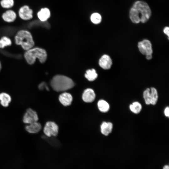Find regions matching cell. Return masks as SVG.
Here are the masks:
<instances>
[{"mask_svg": "<svg viewBox=\"0 0 169 169\" xmlns=\"http://www.w3.org/2000/svg\"><path fill=\"white\" fill-rule=\"evenodd\" d=\"M146 58L147 60H150L151 59L152 57V54H149L145 55Z\"/></svg>", "mask_w": 169, "mask_h": 169, "instance_id": "484cf974", "label": "cell"}, {"mask_svg": "<svg viewBox=\"0 0 169 169\" xmlns=\"http://www.w3.org/2000/svg\"><path fill=\"white\" fill-rule=\"evenodd\" d=\"M164 114L167 117L169 116V108L168 106L166 107L164 110Z\"/></svg>", "mask_w": 169, "mask_h": 169, "instance_id": "d4e9b609", "label": "cell"}, {"mask_svg": "<svg viewBox=\"0 0 169 169\" xmlns=\"http://www.w3.org/2000/svg\"><path fill=\"white\" fill-rule=\"evenodd\" d=\"M151 14V8L146 2L141 1L135 2L129 12V17L132 23H144L150 19Z\"/></svg>", "mask_w": 169, "mask_h": 169, "instance_id": "6da1fadb", "label": "cell"}, {"mask_svg": "<svg viewBox=\"0 0 169 169\" xmlns=\"http://www.w3.org/2000/svg\"><path fill=\"white\" fill-rule=\"evenodd\" d=\"M73 98L72 95L67 92H64L61 94L59 97L60 102L64 106L70 105L72 103Z\"/></svg>", "mask_w": 169, "mask_h": 169, "instance_id": "9a60e30c", "label": "cell"}, {"mask_svg": "<svg viewBox=\"0 0 169 169\" xmlns=\"http://www.w3.org/2000/svg\"><path fill=\"white\" fill-rule=\"evenodd\" d=\"M99 64L100 66L103 69H109L112 65V61L109 55L104 54L99 59Z\"/></svg>", "mask_w": 169, "mask_h": 169, "instance_id": "8fae6325", "label": "cell"}, {"mask_svg": "<svg viewBox=\"0 0 169 169\" xmlns=\"http://www.w3.org/2000/svg\"><path fill=\"white\" fill-rule=\"evenodd\" d=\"M38 117L37 112L31 108L28 109L24 114L23 121L26 124L38 121Z\"/></svg>", "mask_w": 169, "mask_h": 169, "instance_id": "9c48e42d", "label": "cell"}, {"mask_svg": "<svg viewBox=\"0 0 169 169\" xmlns=\"http://www.w3.org/2000/svg\"><path fill=\"white\" fill-rule=\"evenodd\" d=\"M14 4V0H1L0 1V5L1 7L5 9L12 8Z\"/></svg>", "mask_w": 169, "mask_h": 169, "instance_id": "7402d4cb", "label": "cell"}, {"mask_svg": "<svg viewBox=\"0 0 169 169\" xmlns=\"http://www.w3.org/2000/svg\"><path fill=\"white\" fill-rule=\"evenodd\" d=\"M39 20L43 22L47 21L50 16V12L47 8H41L37 13Z\"/></svg>", "mask_w": 169, "mask_h": 169, "instance_id": "5bb4252c", "label": "cell"}, {"mask_svg": "<svg viewBox=\"0 0 169 169\" xmlns=\"http://www.w3.org/2000/svg\"><path fill=\"white\" fill-rule=\"evenodd\" d=\"M98 74L94 69L87 70L85 74V77L89 81H93L97 77Z\"/></svg>", "mask_w": 169, "mask_h": 169, "instance_id": "ffe728a7", "label": "cell"}, {"mask_svg": "<svg viewBox=\"0 0 169 169\" xmlns=\"http://www.w3.org/2000/svg\"><path fill=\"white\" fill-rule=\"evenodd\" d=\"M1 69H2V64H1V62L0 61V71Z\"/></svg>", "mask_w": 169, "mask_h": 169, "instance_id": "83f0119b", "label": "cell"}, {"mask_svg": "<svg viewBox=\"0 0 169 169\" xmlns=\"http://www.w3.org/2000/svg\"><path fill=\"white\" fill-rule=\"evenodd\" d=\"M14 39L15 44L20 45L25 51L34 47L35 45L31 33L26 29L18 31L14 36Z\"/></svg>", "mask_w": 169, "mask_h": 169, "instance_id": "7a4b0ae2", "label": "cell"}, {"mask_svg": "<svg viewBox=\"0 0 169 169\" xmlns=\"http://www.w3.org/2000/svg\"><path fill=\"white\" fill-rule=\"evenodd\" d=\"M162 169H169V166L168 165H165L163 167Z\"/></svg>", "mask_w": 169, "mask_h": 169, "instance_id": "4316f807", "label": "cell"}, {"mask_svg": "<svg viewBox=\"0 0 169 169\" xmlns=\"http://www.w3.org/2000/svg\"><path fill=\"white\" fill-rule=\"evenodd\" d=\"M97 106L99 110L103 113L108 112L110 109L109 104L106 101L103 100H100L98 101Z\"/></svg>", "mask_w": 169, "mask_h": 169, "instance_id": "ac0fdd59", "label": "cell"}, {"mask_svg": "<svg viewBox=\"0 0 169 169\" xmlns=\"http://www.w3.org/2000/svg\"><path fill=\"white\" fill-rule=\"evenodd\" d=\"M137 46L139 51L142 54L146 55L152 54V45L150 40L144 39L138 43Z\"/></svg>", "mask_w": 169, "mask_h": 169, "instance_id": "ba28073f", "label": "cell"}, {"mask_svg": "<svg viewBox=\"0 0 169 169\" xmlns=\"http://www.w3.org/2000/svg\"><path fill=\"white\" fill-rule=\"evenodd\" d=\"M90 20L93 23L98 24L101 21L102 17L99 13H94L91 15Z\"/></svg>", "mask_w": 169, "mask_h": 169, "instance_id": "603a6c76", "label": "cell"}, {"mask_svg": "<svg viewBox=\"0 0 169 169\" xmlns=\"http://www.w3.org/2000/svg\"><path fill=\"white\" fill-rule=\"evenodd\" d=\"M11 100V97L8 94L5 92L0 93V104L3 107H8Z\"/></svg>", "mask_w": 169, "mask_h": 169, "instance_id": "e0dca14e", "label": "cell"}, {"mask_svg": "<svg viewBox=\"0 0 169 169\" xmlns=\"http://www.w3.org/2000/svg\"><path fill=\"white\" fill-rule=\"evenodd\" d=\"M130 110L136 114H139L142 109V106L141 104L138 101L133 102L129 105Z\"/></svg>", "mask_w": 169, "mask_h": 169, "instance_id": "d6986e66", "label": "cell"}, {"mask_svg": "<svg viewBox=\"0 0 169 169\" xmlns=\"http://www.w3.org/2000/svg\"><path fill=\"white\" fill-rule=\"evenodd\" d=\"M42 128L41 124L38 121L26 124L25 127V130L31 134H35L38 132Z\"/></svg>", "mask_w": 169, "mask_h": 169, "instance_id": "7c38bea8", "label": "cell"}, {"mask_svg": "<svg viewBox=\"0 0 169 169\" xmlns=\"http://www.w3.org/2000/svg\"><path fill=\"white\" fill-rule=\"evenodd\" d=\"M17 17L16 13L12 9H8L2 14L1 17L6 23H11L14 22Z\"/></svg>", "mask_w": 169, "mask_h": 169, "instance_id": "30bf717a", "label": "cell"}, {"mask_svg": "<svg viewBox=\"0 0 169 169\" xmlns=\"http://www.w3.org/2000/svg\"><path fill=\"white\" fill-rule=\"evenodd\" d=\"M12 44L11 40L7 36H3L0 38V48L1 49H3L6 47L10 46Z\"/></svg>", "mask_w": 169, "mask_h": 169, "instance_id": "44dd1931", "label": "cell"}, {"mask_svg": "<svg viewBox=\"0 0 169 169\" xmlns=\"http://www.w3.org/2000/svg\"><path fill=\"white\" fill-rule=\"evenodd\" d=\"M50 85L54 90L61 92L71 89L74 84L73 80L69 77L63 75H57L52 79Z\"/></svg>", "mask_w": 169, "mask_h": 169, "instance_id": "3957f363", "label": "cell"}, {"mask_svg": "<svg viewBox=\"0 0 169 169\" xmlns=\"http://www.w3.org/2000/svg\"><path fill=\"white\" fill-rule=\"evenodd\" d=\"M113 128V124L110 122L103 121L100 125L101 133L105 136H108L111 133Z\"/></svg>", "mask_w": 169, "mask_h": 169, "instance_id": "2e32d148", "label": "cell"}, {"mask_svg": "<svg viewBox=\"0 0 169 169\" xmlns=\"http://www.w3.org/2000/svg\"><path fill=\"white\" fill-rule=\"evenodd\" d=\"M163 31L164 33L168 36V39H169V28L168 27H165L163 29Z\"/></svg>", "mask_w": 169, "mask_h": 169, "instance_id": "cb8c5ba5", "label": "cell"}, {"mask_svg": "<svg viewBox=\"0 0 169 169\" xmlns=\"http://www.w3.org/2000/svg\"><path fill=\"white\" fill-rule=\"evenodd\" d=\"M33 11L27 5H23L19 9L18 14L19 18L24 21H28L33 18Z\"/></svg>", "mask_w": 169, "mask_h": 169, "instance_id": "8992f818", "label": "cell"}, {"mask_svg": "<svg viewBox=\"0 0 169 169\" xmlns=\"http://www.w3.org/2000/svg\"><path fill=\"white\" fill-rule=\"evenodd\" d=\"M82 99L87 103L92 102L95 100V94L94 91L90 88L85 90L82 95Z\"/></svg>", "mask_w": 169, "mask_h": 169, "instance_id": "4fadbf2b", "label": "cell"}, {"mask_svg": "<svg viewBox=\"0 0 169 169\" xmlns=\"http://www.w3.org/2000/svg\"><path fill=\"white\" fill-rule=\"evenodd\" d=\"M47 55L45 49L38 47H33L25 51L24 54L26 61L30 65L33 64L37 59L41 63H44L46 60Z\"/></svg>", "mask_w": 169, "mask_h": 169, "instance_id": "277c9868", "label": "cell"}, {"mask_svg": "<svg viewBox=\"0 0 169 169\" xmlns=\"http://www.w3.org/2000/svg\"><path fill=\"white\" fill-rule=\"evenodd\" d=\"M143 98L146 105H155L158 98V92L154 87L147 88L143 93Z\"/></svg>", "mask_w": 169, "mask_h": 169, "instance_id": "5b68a950", "label": "cell"}, {"mask_svg": "<svg viewBox=\"0 0 169 169\" xmlns=\"http://www.w3.org/2000/svg\"><path fill=\"white\" fill-rule=\"evenodd\" d=\"M59 131L58 125L54 122L48 121L44 127L43 131L46 136L48 137L56 136Z\"/></svg>", "mask_w": 169, "mask_h": 169, "instance_id": "52a82bcc", "label": "cell"}]
</instances>
